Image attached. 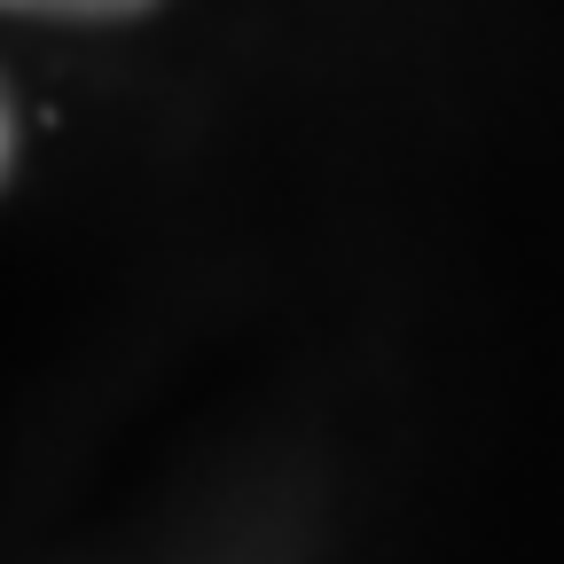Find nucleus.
I'll return each instance as SVG.
<instances>
[{"label":"nucleus","mask_w":564,"mask_h":564,"mask_svg":"<svg viewBox=\"0 0 564 564\" xmlns=\"http://www.w3.org/2000/svg\"><path fill=\"white\" fill-rule=\"evenodd\" d=\"M17 17H79V24H95V17H141L150 0H9Z\"/></svg>","instance_id":"obj_1"}]
</instances>
